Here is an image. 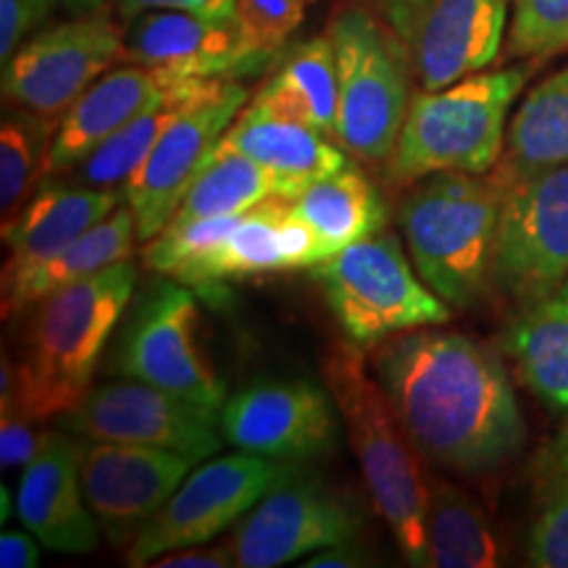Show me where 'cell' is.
<instances>
[{
	"mask_svg": "<svg viewBox=\"0 0 568 568\" xmlns=\"http://www.w3.org/2000/svg\"><path fill=\"white\" fill-rule=\"evenodd\" d=\"M9 500H11V495H9V487H0V503H3V510H0V521H6V518H9Z\"/></svg>",
	"mask_w": 568,
	"mask_h": 568,
	"instance_id": "44",
	"label": "cell"
},
{
	"mask_svg": "<svg viewBox=\"0 0 568 568\" xmlns=\"http://www.w3.org/2000/svg\"><path fill=\"white\" fill-rule=\"evenodd\" d=\"M290 205L295 216L314 232L324 258L358 240L374 237L385 230L387 222L379 193L353 163L305 184L301 193L290 197Z\"/></svg>",
	"mask_w": 568,
	"mask_h": 568,
	"instance_id": "24",
	"label": "cell"
},
{
	"mask_svg": "<svg viewBox=\"0 0 568 568\" xmlns=\"http://www.w3.org/2000/svg\"><path fill=\"white\" fill-rule=\"evenodd\" d=\"M84 439L67 429L40 435L34 458L24 466L17 493V516L48 550L80 556L101 542L95 521L82 493Z\"/></svg>",
	"mask_w": 568,
	"mask_h": 568,
	"instance_id": "19",
	"label": "cell"
},
{
	"mask_svg": "<svg viewBox=\"0 0 568 568\" xmlns=\"http://www.w3.org/2000/svg\"><path fill=\"white\" fill-rule=\"evenodd\" d=\"M124 55V32L98 9L21 42L3 67V98L19 109L63 119L77 98Z\"/></svg>",
	"mask_w": 568,
	"mask_h": 568,
	"instance_id": "14",
	"label": "cell"
},
{
	"mask_svg": "<svg viewBox=\"0 0 568 568\" xmlns=\"http://www.w3.org/2000/svg\"><path fill=\"white\" fill-rule=\"evenodd\" d=\"M364 516L351 497L318 481L293 479L276 487L237 524L230 537L234 566L274 568L355 542Z\"/></svg>",
	"mask_w": 568,
	"mask_h": 568,
	"instance_id": "15",
	"label": "cell"
},
{
	"mask_svg": "<svg viewBox=\"0 0 568 568\" xmlns=\"http://www.w3.org/2000/svg\"><path fill=\"white\" fill-rule=\"evenodd\" d=\"M53 0H0V61H11L30 32L45 21Z\"/></svg>",
	"mask_w": 568,
	"mask_h": 568,
	"instance_id": "36",
	"label": "cell"
},
{
	"mask_svg": "<svg viewBox=\"0 0 568 568\" xmlns=\"http://www.w3.org/2000/svg\"><path fill=\"white\" fill-rule=\"evenodd\" d=\"M61 429L92 443H124L180 453L195 464L222 450V410L148 382L119 379L88 389L59 418Z\"/></svg>",
	"mask_w": 568,
	"mask_h": 568,
	"instance_id": "11",
	"label": "cell"
},
{
	"mask_svg": "<svg viewBox=\"0 0 568 568\" xmlns=\"http://www.w3.org/2000/svg\"><path fill=\"white\" fill-rule=\"evenodd\" d=\"M303 3H305V6H311V3H316V0H303Z\"/></svg>",
	"mask_w": 568,
	"mask_h": 568,
	"instance_id": "47",
	"label": "cell"
},
{
	"mask_svg": "<svg viewBox=\"0 0 568 568\" xmlns=\"http://www.w3.org/2000/svg\"><path fill=\"white\" fill-rule=\"evenodd\" d=\"M324 385L343 416L376 510L410 566L426 560V474L379 379H372L361 345L337 343L326 355Z\"/></svg>",
	"mask_w": 568,
	"mask_h": 568,
	"instance_id": "4",
	"label": "cell"
},
{
	"mask_svg": "<svg viewBox=\"0 0 568 568\" xmlns=\"http://www.w3.org/2000/svg\"><path fill=\"white\" fill-rule=\"evenodd\" d=\"M506 353L521 385L545 406L568 414V301L550 295L508 326Z\"/></svg>",
	"mask_w": 568,
	"mask_h": 568,
	"instance_id": "28",
	"label": "cell"
},
{
	"mask_svg": "<svg viewBox=\"0 0 568 568\" xmlns=\"http://www.w3.org/2000/svg\"><path fill=\"white\" fill-rule=\"evenodd\" d=\"M508 53L527 61L568 53V0H514Z\"/></svg>",
	"mask_w": 568,
	"mask_h": 568,
	"instance_id": "33",
	"label": "cell"
},
{
	"mask_svg": "<svg viewBox=\"0 0 568 568\" xmlns=\"http://www.w3.org/2000/svg\"><path fill=\"white\" fill-rule=\"evenodd\" d=\"M59 119L13 105L0 126V216L13 222L30 203L32 190L45 180Z\"/></svg>",
	"mask_w": 568,
	"mask_h": 568,
	"instance_id": "32",
	"label": "cell"
},
{
	"mask_svg": "<svg viewBox=\"0 0 568 568\" xmlns=\"http://www.w3.org/2000/svg\"><path fill=\"white\" fill-rule=\"evenodd\" d=\"M508 9L510 0H372L422 90L487 69L500 53Z\"/></svg>",
	"mask_w": 568,
	"mask_h": 568,
	"instance_id": "10",
	"label": "cell"
},
{
	"mask_svg": "<svg viewBox=\"0 0 568 568\" xmlns=\"http://www.w3.org/2000/svg\"><path fill=\"white\" fill-rule=\"evenodd\" d=\"M201 311L193 287L155 282L126 308L111 347L109 368L124 379H138L222 410L226 389L201 337Z\"/></svg>",
	"mask_w": 568,
	"mask_h": 568,
	"instance_id": "8",
	"label": "cell"
},
{
	"mask_svg": "<svg viewBox=\"0 0 568 568\" xmlns=\"http://www.w3.org/2000/svg\"><path fill=\"white\" fill-rule=\"evenodd\" d=\"M153 568H230L234 566L232 545H187L159 556L151 564Z\"/></svg>",
	"mask_w": 568,
	"mask_h": 568,
	"instance_id": "39",
	"label": "cell"
},
{
	"mask_svg": "<svg viewBox=\"0 0 568 568\" xmlns=\"http://www.w3.org/2000/svg\"><path fill=\"white\" fill-rule=\"evenodd\" d=\"M138 287L132 261L105 268L38 303L24 358L0 361V414L32 422L63 416L88 395L92 374Z\"/></svg>",
	"mask_w": 568,
	"mask_h": 568,
	"instance_id": "2",
	"label": "cell"
},
{
	"mask_svg": "<svg viewBox=\"0 0 568 568\" xmlns=\"http://www.w3.org/2000/svg\"><path fill=\"white\" fill-rule=\"evenodd\" d=\"M531 71L529 61L477 71L439 90H418L389 153V180L414 184L439 172H493L506 148L508 111Z\"/></svg>",
	"mask_w": 568,
	"mask_h": 568,
	"instance_id": "5",
	"label": "cell"
},
{
	"mask_svg": "<svg viewBox=\"0 0 568 568\" xmlns=\"http://www.w3.org/2000/svg\"><path fill=\"white\" fill-rule=\"evenodd\" d=\"M337 414L329 389L314 382L264 379L224 403L222 435L243 453L297 464L335 450Z\"/></svg>",
	"mask_w": 568,
	"mask_h": 568,
	"instance_id": "16",
	"label": "cell"
},
{
	"mask_svg": "<svg viewBox=\"0 0 568 568\" xmlns=\"http://www.w3.org/2000/svg\"><path fill=\"white\" fill-rule=\"evenodd\" d=\"M255 101L335 140L339 80L337 55L329 34L303 40L290 48L280 69L258 90Z\"/></svg>",
	"mask_w": 568,
	"mask_h": 568,
	"instance_id": "27",
	"label": "cell"
},
{
	"mask_svg": "<svg viewBox=\"0 0 568 568\" xmlns=\"http://www.w3.org/2000/svg\"><path fill=\"white\" fill-rule=\"evenodd\" d=\"M40 539L24 531H3L0 535V566L3 568H34L40 564Z\"/></svg>",
	"mask_w": 568,
	"mask_h": 568,
	"instance_id": "41",
	"label": "cell"
},
{
	"mask_svg": "<svg viewBox=\"0 0 568 568\" xmlns=\"http://www.w3.org/2000/svg\"><path fill=\"white\" fill-rule=\"evenodd\" d=\"M122 201L124 190L84 187L80 182H42L19 216L3 224V243L9 247L3 290L24 280L77 237L101 224Z\"/></svg>",
	"mask_w": 568,
	"mask_h": 568,
	"instance_id": "21",
	"label": "cell"
},
{
	"mask_svg": "<svg viewBox=\"0 0 568 568\" xmlns=\"http://www.w3.org/2000/svg\"><path fill=\"white\" fill-rule=\"evenodd\" d=\"M531 487H535L539 506L568 489V422L535 458V466H531Z\"/></svg>",
	"mask_w": 568,
	"mask_h": 568,
	"instance_id": "37",
	"label": "cell"
},
{
	"mask_svg": "<svg viewBox=\"0 0 568 568\" xmlns=\"http://www.w3.org/2000/svg\"><path fill=\"white\" fill-rule=\"evenodd\" d=\"M305 568H355V566H368V556L361 548H355L353 542L345 545H332L314 552V558H308L303 564Z\"/></svg>",
	"mask_w": 568,
	"mask_h": 568,
	"instance_id": "42",
	"label": "cell"
},
{
	"mask_svg": "<svg viewBox=\"0 0 568 568\" xmlns=\"http://www.w3.org/2000/svg\"><path fill=\"white\" fill-rule=\"evenodd\" d=\"M268 197H287L282 182L268 169L240 153L213 148L209 163L187 190L172 222L234 216Z\"/></svg>",
	"mask_w": 568,
	"mask_h": 568,
	"instance_id": "31",
	"label": "cell"
},
{
	"mask_svg": "<svg viewBox=\"0 0 568 568\" xmlns=\"http://www.w3.org/2000/svg\"><path fill=\"white\" fill-rule=\"evenodd\" d=\"M424 537L429 568H493L503 564L500 545L477 500L429 474Z\"/></svg>",
	"mask_w": 568,
	"mask_h": 568,
	"instance_id": "29",
	"label": "cell"
},
{
	"mask_svg": "<svg viewBox=\"0 0 568 568\" xmlns=\"http://www.w3.org/2000/svg\"><path fill=\"white\" fill-rule=\"evenodd\" d=\"M40 447V435L32 429V418L21 414H0V466L3 471L24 468Z\"/></svg>",
	"mask_w": 568,
	"mask_h": 568,
	"instance_id": "38",
	"label": "cell"
},
{
	"mask_svg": "<svg viewBox=\"0 0 568 568\" xmlns=\"http://www.w3.org/2000/svg\"><path fill=\"white\" fill-rule=\"evenodd\" d=\"M197 464L161 447L84 439L82 493L113 548H130Z\"/></svg>",
	"mask_w": 568,
	"mask_h": 568,
	"instance_id": "18",
	"label": "cell"
},
{
	"mask_svg": "<svg viewBox=\"0 0 568 568\" xmlns=\"http://www.w3.org/2000/svg\"><path fill=\"white\" fill-rule=\"evenodd\" d=\"M216 151L240 153L268 169L282 182L287 197H295L305 184L351 163L332 138L266 109L255 98L226 126Z\"/></svg>",
	"mask_w": 568,
	"mask_h": 568,
	"instance_id": "23",
	"label": "cell"
},
{
	"mask_svg": "<svg viewBox=\"0 0 568 568\" xmlns=\"http://www.w3.org/2000/svg\"><path fill=\"white\" fill-rule=\"evenodd\" d=\"M138 240V222L130 205H119L101 224H95L82 237L55 253L51 261L34 268L24 280L3 290V314H21L30 305H38L48 295L77 284L90 276L105 272V268L130 261Z\"/></svg>",
	"mask_w": 568,
	"mask_h": 568,
	"instance_id": "25",
	"label": "cell"
},
{
	"mask_svg": "<svg viewBox=\"0 0 568 568\" xmlns=\"http://www.w3.org/2000/svg\"><path fill=\"white\" fill-rule=\"evenodd\" d=\"M500 187L495 284L531 305L556 295L568 280V166Z\"/></svg>",
	"mask_w": 568,
	"mask_h": 568,
	"instance_id": "12",
	"label": "cell"
},
{
	"mask_svg": "<svg viewBox=\"0 0 568 568\" xmlns=\"http://www.w3.org/2000/svg\"><path fill=\"white\" fill-rule=\"evenodd\" d=\"M322 261L324 255L318 251L314 232L295 216L290 197H268L240 213L237 224L222 243L180 268L172 280L197 293H209L226 282L314 268Z\"/></svg>",
	"mask_w": 568,
	"mask_h": 568,
	"instance_id": "20",
	"label": "cell"
},
{
	"mask_svg": "<svg viewBox=\"0 0 568 568\" xmlns=\"http://www.w3.org/2000/svg\"><path fill=\"white\" fill-rule=\"evenodd\" d=\"M172 82L176 80L140 63H124L105 71L63 113L48 155L45 180H55L80 166L103 140L161 98Z\"/></svg>",
	"mask_w": 568,
	"mask_h": 568,
	"instance_id": "22",
	"label": "cell"
},
{
	"mask_svg": "<svg viewBox=\"0 0 568 568\" xmlns=\"http://www.w3.org/2000/svg\"><path fill=\"white\" fill-rule=\"evenodd\" d=\"M303 0H234V17L258 51L276 53L303 21Z\"/></svg>",
	"mask_w": 568,
	"mask_h": 568,
	"instance_id": "34",
	"label": "cell"
},
{
	"mask_svg": "<svg viewBox=\"0 0 568 568\" xmlns=\"http://www.w3.org/2000/svg\"><path fill=\"white\" fill-rule=\"evenodd\" d=\"M372 361L424 460L464 477H489L521 453L527 424L495 347L418 326L374 345Z\"/></svg>",
	"mask_w": 568,
	"mask_h": 568,
	"instance_id": "1",
	"label": "cell"
},
{
	"mask_svg": "<svg viewBox=\"0 0 568 568\" xmlns=\"http://www.w3.org/2000/svg\"><path fill=\"white\" fill-rule=\"evenodd\" d=\"M556 295H558V297H566V301H568V280H566L564 284H560V290H558Z\"/></svg>",
	"mask_w": 568,
	"mask_h": 568,
	"instance_id": "45",
	"label": "cell"
},
{
	"mask_svg": "<svg viewBox=\"0 0 568 568\" xmlns=\"http://www.w3.org/2000/svg\"><path fill=\"white\" fill-rule=\"evenodd\" d=\"M145 11H234L224 9L222 0H119V13L130 21Z\"/></svg>",
	"mask_w": 568,
	"mask_h": 568,
	"instance_id": "40",
	"label": "cell"
},
{
	"mask_svg": "<svg viewBox=\"0 0 568 568\" xmlns=\"http://www.w3.org/2000/svg\"><path fill=\"white\" fill-rule=\"evenodd\" d=\"M247 90L232 80H216L211 90L184 105L163 130L138 172L124 184V203L138 222V240L148 243L174 219L187 190L201 176L226 126L245 109Z\"/></svg>",
	"mask_w": 568,
	"mask_h": 568,
	"instance_id": "13",
	"label": "cell"
},
{
	"mask_svg": "<svg viewBox=\"0 0 568 568\" xmlns=\"http://www.w3.org/2000/svg\"><path fill=\"white\" fill-rule=\"evenodd\" d=\"M53 6H63V9L77 11V13H90L101 9L103 0H53Z\"/></svg>",
	"mask_w": 568,
	"mask_h": 568,
	"instance_id": "43",
	"label": "cell"
},
{
	"mask_svg": "<svg viewBox=\"0 0 568 568\" xmlns=\"http://www.w3.org/2000/svg\"><path fill=\"white\" fill-rule=\"evenodd\" d=\"M297 479V466L253 453L197 464L153 521L124 550L126 566H151L163 552L211 542L240 524L276 487Z\"/></svg>",
	"mask_w": 568,
	"mask_h": 568,
	"instance_id": "9",
	"label": "cell"
},
{
	"mask_svg": "<svg viewBox=\"0 0 568 568\" xmlns=\"http://www.w3.org/2000/svg\"><path fill=\"white\" fill-rule=\"evenodd\" d=\"M339 111L335 140L366 163L389 161L410 105L408 59L387 24L366 9H343L332 19Z\"/></svg>",
	"mask_w": 568,
	"mask_h": 568,
	"instance_id": "7",
	"label": "cell"
},
{
	"mask_svg": "<svg viewBox=\"0 0 568 568\" xmlns=\"http://www.w3.org/2000/svg\"><path fill=\"white\" fill-rule=\"evenodd\" d=\"M272 59L247 38L234 11H145L126 21V63L155 69L172 80H230Z\"/></svg>",
	"mask_w": 568,
	"mask_h": 568,
	"instance_id": "17",
	"label": "cell"
},
{
	"mask_svg": "<svg viewBox=\"0 0 568 568\" xmlns=\"http://www.w3.org/2000/svg\"><path fill=\"white\" fill-rule=\"evenodd\" d=\"M568 166V67L535 84L506 130L493 176L500 184Z\"/></svg>",
	"mask_w": 568,
	"mask_h": 568,
	"instance_id": "26",
	"label": "cell"
},
{
	"mask_svg": "<svg viewBox=\"0 0 568 568\" xmlns=\"http://www.w3.org/2000/svg\"><path fill=\"white\" fill-rule=\"evenodd\" d=\"M311 274L322 284L332 316L355 345L374 347L400 332L450 322L447 303L414 274L393 232H376L343 247Z\"/></svg>",
	"mask_w": 568,
	"mask_h": 568,
	"instance_id": "6",
	"label": "cell"
},
{
	"mask_svg": "<svg viewBox=\"0 0 568 568\" xmlns=\"http://www.w3.org/2000/svg\"><path fill=\"white\" fill-rule=\"evenodd\" d=\"M527 558L539 568H568V489L542 503L527 535Z\"/></svg>",
	"mask_w": 568,
	"mask_h": 568,
	"instance_id": "35",
	"label": "cell"
},
{
	"mask_svg": "<svg viewBox=\"0 0 568 568\" xmlns=\"http://www.w3.org/2000/svg\"><path fill=\"white\" fill-rule=\"evenodd\" d=\"M224 9H234V0H222Z\"/></svg>",
	"mask_w": 568,
	"mask_h": 568,
	"instance_id": "46",
	"label": "cell"
},
{
	"mask_svg": "<svg viewBox=\"0 0 568 568\" xmlns=\"http://www.w3.org/2000/svg\"><path fill=\"white\" fill-rule=\"evenodd\" d=\"M213 82L216 80H197L195 77V80H176L169 84V90L161 98H155L132 122H126L122 130L103 140L77 166L80 169V184L98 190H124V184L138 172V166L151 153L163 130L180 116L184 105H190L205 90H211Z\"/></svg>",
	"mask_w": 568,
	"mask_h": 568,
	"instance_id": "30",
	"label": "cell"
},
{
	"mask_svg": "<svg viewBox=\"0 0 568 568\" xmlns=\"http://www.w3.org/2000/svg\"><path fill=\"white\" fill-rule=\"evenodd\" d=\"M503 187L493 174L439 172L403 197V234L416 272L447 305L471 308L495 284Z\"/></svg>",
	"mask_w": 568,
	"mask_h": 568,
	"instance_id": "3",
	"label": "cell"
}]
</instances>
